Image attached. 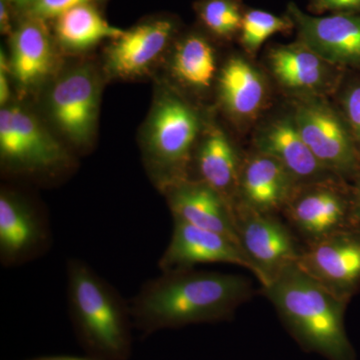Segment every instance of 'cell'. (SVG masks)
Here are the masks:
<instances>
[{"label": "cell", "mask_w": 360, "mask_h": 360, "mask_svg": "<svg viewBox=\"0 0 360 360\" xmlns=\"http://www.w3.org/2000/svg\"><path fill=\"white\" fill-rule=\"evenodd\" d=\"M252 295L245 276L172 270L142 285L130 302V314L134 328L148 336L162 329L229 321Z\"/></svg>", "instance_id": "1"}, {"label": "cell", "mask_w": 360, "mask_h": 360, "mask_svg": "<svg viewBox=\"0 0 360 360\" xmlns=\"http://www.w3.org/2000/svg\"><path fill=\"white\" fill-rule=\"evenodd\" d=\"M262 290L305 352L328 360H356L345 326L347 300L326 290L296 264Z\"/></svg>", "instance_id": "2"}, {"label": "cell", "mask_w": 360, "mask_h": 360, "mask_svg": "<svg viewBox=\"0 0 360 360\" xmlns=\"http://www.w3.org/2000/svg\"><path fill=\"white\" fill-rule=\"evenodd\" d=\"M68 300L75 335L87 355L101 360L129 359L134 328L129 304L77 258L68 262Z\"/></svg>", "instance_id": "3"}, {"label": "cell", "mask_w": 360, "mask_h": 360, "mask_svg": "<svg viewBox=\"0 0 360 360\" xmlns=\"http://www.w3.org/2000/svg\"><path fill=\"white\" fill-rule=\"evenodd\" d=\"M198 116L175 97L156 105L149 123L148 158L158 184L165 191L179 180L198 135Z\"/></svg>", "instance_id": "4"}, {"label": "cell", "mask_w": 360, "mask_h": 360, "mask_svg": "<svg viewBox=\"0 0 360 360\" xmlns=\"http://www.w3.org/2000/svg\"><path fill=\"white\" fill-rule=\"evenodd\" d=\"M240 245L260 274L262 288L283 270L297 264L302 248L292 229L274 217L241 202L233 205Z\"/></svg>", "instance_id": "5"}, {"label": "cell", "mask_w": 360, "mask_h": 360, "mask_svg": "<svg viewBox=\"0 0 360 360\" xmlns=\"http://www.w3.org/2000/svg\"><path fill=\"white\" fill-rule=\"evenodd\" d=\"M0 153L11 169L30 174L54 172L70 160L39 120L16 106L0 111Z\"/></svg>", "instance_id": "6"}, {"label": "cell", "mask_w": 360, "mask_h": 360, "mask_svg": "<svg viewBox=\"0 0 360 360\" xmlns=\"http://www.w3.org/2000/svg\"><path fill=\"white\" fill-rule=\"evenodd\" d=\"M296 264L348 302L360 285V229L350 227L307 245Z\"/></svg>", "instance_id": "7"}, {"label": "cell", "mask_w": 360, "mask_h": 360, "mask_svg": "<svg viewBox=\"0 0 360 360\" xmlns=\"http://www.w3.org/2000/svg\"><path fill=\"white\" fill-rule=\"evenodd\" d=\"M293 120L303 141L329 172L347 175L357 169L359 155L352 132L329 106L304 101L296 108Z\"/></svg>", "instance_id": "8"}, {"label": "cell", "mask_w": 360, "mask_h": 360, "mask_svg": "<svg viewBox=\"0 0 360 360\" xmlns=\"http://www.w3.org/2000/svg\"><path fill=\"white\" fill-rule=\"evenodd\" d=\"M283 210L290 229L305 245L354 227L352 203L338 188L321 180L303 188L296 186Z\"/></svg>", "instance_id": "9"}, {"label": "cell", "mask_w": 360, "mask_h": 360, "mask_svg": "<svg viewBox=\"0 0 360 360\" xmlns=\"http://www.w3.org/2000/svg\"><path fill=\"white\" fill-rule=\"evenodd\" d=\"M217 262L245 267L260 281L259 271L240 246L222 234L174 217L172 238L158 262L161 271L191 269L196 264Z\"/></svg>", "instance_id": "10"}, {"label": "cell", "mask_w": 360, "mask_h": 360, "mask_svg": "<svg viewBox=\"0 0 360 360\" xmlns=\"http://www.w3.org/2000/svg\"><path fill=\"white\" fill-rule=\"evenodd\" d=\"M288 13L302 44L326 63L360 68V13L312 16L295 4H290Z\"/></svg>", "instance_id": "11"}, {"label": "cell", "mask_w": 360, "mask_h": 360, "mask_svg": "<svg viewBox=\"0 0 360 360\" xmlns=\"http://www.w3.org/2000/svg\"><path fill=\"white\" fill-rule=\"evenodd\" d=\"M49 243V224L27 201L9 191L0 194V259L14 266L42 255Z\"/></svg>", "instance_id": "12"}, {"label": "cell", "mask_w": 360, "mask_h": 360, "mask_svg": "<svg viewBox=\"0 0 360 360\" xmlns=\"http://www.w3.org/2000/svg\"><path fill=\"white\" fill-rule=\"evenodd\" d=\"M54 120L68 139L87 143L96 127L98 86L94 73L78 68L61 77L49 96Z\"/></svg>", "instance_id": "13"}, {"label": "cell", "mask_w": 360, "mask_h": 360, "mask_svg": "<svg viewBox=\"0 0 360 360\" xmlns=\"http://www.w3.org/2000/svg\"><path fill=\"white\" fill-rule=\"evenodd\" d=\"M165 193L172 217L222 234L243 248L236 229L233 208L212 187L202 181L182 179L167 187Z\"/></svg>", "instance_id": "14"}, {"label": "cell", "mask_w": 360, "mask_h": 360, "mask_svg": "<svg viewBox=\"0 0 360 360\" xmlns=\"http://www.w3.org/2000/svg\"><path fill=\"white\" fill-rule=\"evenodd\" d=\"M297 181L271 156L258 153L239 172L238 202L266 213L283 210Z\"/></svg>", "instance_id": "15"}, {"label": "cell", "mask_w": 360, "mask_h": 360, "mask_svg": "<svg viewBox=\"0 0 360 360\" xmlns=\"http://www.w3.org/2000/svg\"><path fill=\"white\" fill-rule=\"evenodd\" d=\"M259 153L278 160L297 182L317 181L329 172L303 141L295 120H278L257 139Z\"/></svg>", "instance_id": "16"}, {"label": "cell", "mask_w": 360, "mask_h": 360, "mask_svg": "<svg viewBox=\"0 0 360 360\" xmlns=\"http://www.w3.org/2000/svg\"><path fill=\"white\" fill-rule=\"evenodd\" d=\"M172 32V22L158 20L123 32L110 49L108 63L116 75H139L167 46Z\"/></svg>", "instance_id": "17"}, {"label": "cell", "mask_w": 360, "mask_h": 360, "mask_svg": "<svg viewBox=\"0 0 360 360\" xmlns=\"http://www.w3.org/2000/svg\"><path fill=\"white\" fill-rule=\"evenodd\" d=\"M11 70L18 84L30 86L49 75L54 65L51 40L44 26L26 22L14 34Z\"/></svg>", "instance_id": "18"}, {"label": "cell", "mask_w": 360, "mask_h": 360, "mask_svg": "<svg viewBox=\"0 0 360 360\" xmlns=\"http://www.w3.org/2000/svg\"><path fill=\"white\" fill-rule=\"evenodd\" d=\"M198 165L200 181L224 196L233 208L232 194L238 189L240 170L236 150L224 132L215 129L206 136L198 153Z\"/></svg>", "instance_id": "19"}, {"label": "cell", "mask_w": 360, "mask_h": 360, "mask_svg": "<svg viewBox=\"0 0 360 360\" xmlns=\"http://www.w3.org/2000/svg\"><path fill=\"white\" fill-rule=\"evenodd\" d=\"M219 89L226 108L238 117L255 115L264 103V79L243 59H231L224 66L219 78Z\"/></svg>", "instance_id": "20"}, {"label": "cell", "mask_w": 360, "mask_h": 360, "mask_svg": "<svg viewBox=\"0 0 360 360\" xmlns=\"http://www.w3.org/2000/svg\"><path fill=\"white\" fill-rule=\"evenodd\" d=\"M326 61L303 44L283 45L270 53V65L277 79L286 87L311 90L326 77Z\"/></svg>", "instance_id": "21"}, {"label": "cell", "mask_w": 360, "mask_h": 360, "mask_svg": "<svg viewBox=\"0 0 360 360\" xmlns=\"http://www.w3.org/2000/svg\"><path fill=\"white\" fill-rule=\"evenodd\" d=\"M124 30L110 25L90 4H82L58 18L56 34L70 51H85L103 39H117Z\"/></svg>", "instance_id": "22"}, {"label": "cell", "mask_w": 360, "mask_h": 360, "mask_svg": "<svg viewBox=\"0 0 360 360\" xmlns=\"http://www.w3.org/2000/svg\"><path fill=\"white\" fill-rule=\"evenodd\" d=\"M172 65L179 79L198 89H207L217 70L212 45L200 37H187L179 44Z\"/></svg>", "instance_id": "23"}, {"label": "cell", "mask_w": 360, "mask_h": 360, "mask_svg": "<svg viewBox=\"0 0 360 360\" xmlns=\"http://www.w3.org/2000/svg\"><path fill=\"white\" fill-rule=\"evenodd\" d=\"M291 20L264 11H251L241 23V41L246 49L255 51L276 33L290 30Z\"/></svg>", "instance_id": "24"}, {"label": "cell", "mask_w": 360, "mask_h": 360, "mask_svg": "<svg viewBox=\"0 0 360 360\" xmlns=\"http://www.w3.org/2000/svg\"><path fill=\"white\" fill-rule=\"evenodd\" d=\"M205 25L220 37H229L241 27L243 16L231 0H208L200 9Z\"/></svg>", "instance_id": "25"}, {"label": "cell", "mask_w": 360, "mask_h": 360, "mask_svg": "<svg viewBox=\"0 0 360 360\" xmlns=\"http://www.w3.org/2000/svg\"><path fill=\"white\" fill-rule=\"evenodd\" d=\"M91 0H37L33 13L37 18H59L66 11L82 4H89Z\"/></svg>", "instance_id": "26"}, {"label": "cell", "mask_w": 360, "mask_h": 360, "mask_svg": "<svg viewBox=\"0 0 360 360\" xmlns=\"http://www.w3.org/2000/svg\"><path fill=\"white\" fill-rule=\"evenodd\" d=\"M343 105L352 137L360 144V84L347 90Z\"/></svg>", "instance_id": "27"}, {"label": "cell", "mask_w": 360, "mask_h": 360, "mask_svg": "<svg viewBox=\"0 0 360 360\" xmlns=\"http://www.w3.org/2000/svg\"><path fill=\"white\" fill-rule=\"evenodd\" d=\"M311 4L319 11L360 13V0H311Z\"/></svg>", "instance_id": "28"}, {"label": "cell", "mask_w": 360, "mask_h": 360, "mask_svg": "<svg viewBox=\"0 0 360 360\" xmlns=\"http://www.w3.org/2000/svg\"><path fill=\"white\" fill-rule=\"evenodd\" d=\"M9 65L4 56V52L0 56V103L1 105L6 104L9 98V85L7 73H8Z\"/></svg>", "instance_id": "29"}, {"label": "cell", "mask_w": 360, "mask_h": 360, "mask_svg": "<svg viewBox=\"0 0 360 360\" xmlns=\"http://www.w3.org/2000/svg\"><path fill=\"white\" fill-rule=\"evenodd\" d=\"M352 220L354 227L360 229V179L357 184L354 201H352Z\"/></svg>", "instance_id": "30"}, {"label": "cell", "mask_w": 360, "mask_h": 360, "mask_svg": "<svg viewBox=\"0 0 360 360\" xmlns=\"http://www.w3.org/2000/svg\"><path fill=\"white\" fill-rule=\"evenodd\" d=\"M0 25H1L2 32H7L9 30V18L6 6L4 2L0 4Z\"/></svg>", "instance_id": "31"}, {"label": "cell", "mask_w": 360, "mask_h": 360, "mask_svg": "<svg viewBox=\"0 0 360 360\" xmlns=\"http://www.w3.org/2000/svg\"><path fill=\"white\" fill-rule=\"evenodd\" d=\"M35 360H101L96 359V357L87 356L85 357H77V356H45L39 357V359H35Z\"/></svg>", "instance_id": "32"}, {"label": "cell", "mask_w": 360, "mask_h": 360, "mask_svg": "<svg viewBox=\"0 0 360 360\" xmlns=\"http://www.w3.org/2000/svg\"><path fill=\"white\" fill-rule=\"evenodd\" d=\"M32 360H35V359H32Z\"/></svg>", "instance_id": "33"}]
</instances>
